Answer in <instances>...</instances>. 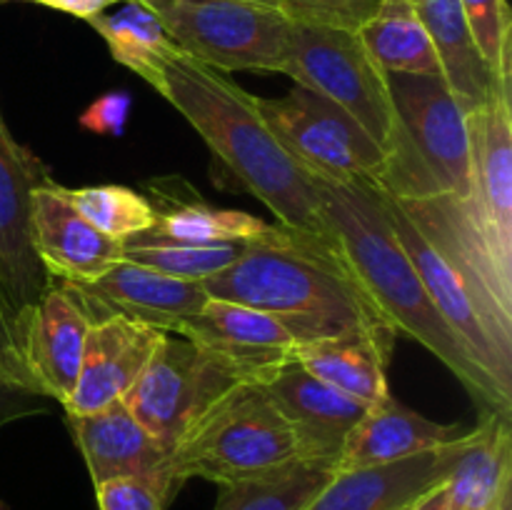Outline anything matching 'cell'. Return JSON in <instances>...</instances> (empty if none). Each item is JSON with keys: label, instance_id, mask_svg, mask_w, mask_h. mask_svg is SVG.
<instances>
[{"label": "cell", "instance_id": "6da1fadb", "mask_svg": "<svg viewBox=\"0 0 512 510\" xmlns=\"http://www.w3.org/2000/svg\"><path fill=\"white\" fill-rule=\"evenodd\" d=\"M383 203L438 313L495 383L512 393V275L473 228L463 200H395L383 193Z\"/></svg>", "mask_w": 512, "mask_h": 510}, {"label": "cell", "instance_id": "7a4b0ae2", "mask_svg": "<svg viewBox=\"0 0 512 510\" xmlns=\"http://www.w3.org/2000/svg\"><path fill=\"white\" fill-rule=\"evenodd\" d=\"M315 188L330 235L385 323L428 348L478 400L483 413H512V393L495 383L430 300L390 225L378 185L315 178Z\"/></svg>", "mask_w": 512, "mask_h": 510}, {"label": "cell", "instance_id": "3957f363", "mask_svg": "<svg viewBox=\"0 0 512 510\" xmlns=\"http://www.w3.org/2000/svg\"><path fill=\"white\" fill-rule=\"evenodd\" d=\"M158 93L198 130L235 188L255 195L285 228L333 240L315 178L280 143L258 95L185 53L165 65Z\"/></svg>", "mask_w": 512, "mask_h": 510}, {"label": "cell", "instance_id": "277c9868", "mask_svg": "<svg viewBox=\"0 0 512 510\" xmlns=\"http://www.w3.org/2000/svg\"><path fill=\"white\" fill-rule=\"evenodd\" d=\"M203 288L210 298L278 315L298 345L385 323L335 238H318L280 223L245 243L238 260L203 280Z\"/></svg>", "mask_w": 512, "mask_h": 510}, {"label": "cell", "instance_id": "5b68a950", "mask_svg": "<svg viewBox=\"0 0 512 510\" xmlns=\"http://www.w3.org/2000/svg\"><path fill=\"white\" fill-rule=\"evenodd\" d=\"M393 133L375 185L395 200L468 198V113L443 75H385Z\"/></svg>", "mask_w": 512, "mask_h": 510}, {"label": "cell", "instance_id": "8992f818", "mask_svg": "<svg viewBox=\"0 0 512 510\" xmlns=\"http://www.w3.org/2000/svg\"><path fill=\"white\" fill-rule=\"evenodd\" d=\"M298 458L293 428L265 385L245 380L193 420L173 448L170 465L178 483L203 478L223 485Z\"/></svg>", "mask_w": 512, "mask_h": 510}, {"label": "cell", "instance_id": "52a82bcc", "mask_svg": "<svg viewBox=\"0 0 512 510\" xmlns=\"http://www.w3.org/2000/svg\"><path fill=\"white\" fill-rule=\"evenodd\" d=\"M180 53L220 73H283L290 20L253 0H140Z\"/></svg>", "mask_w": 512, "mask_h": 510}, {"label": "cell", "instance_id": "ba28073f", "mask_svg": "<svg viewBox=\"0 0 512 510\" xmlns=\"http://www.w3.org/2000/svg\"><path fill=\"white\" fill-rule=\"evenodd\" d=\"M48 180H53L48 168L13 138L0 108V338L18 360L23 378L25 325L40 298L55 285L30 238V198Z\"/></svg>", "mask_w": 512, "mask_h": 510}, {"label": "cell", "instance_id": "9c48e42d", "mask_svg": "<svg viewBox=\"0 0 512 510\" xmlns=\"http://www.w3.org/2000/svg\"><path fill=\"white\" fill-rule=\"evenodd\" d=\"M283 75L343 108L380 148L388 150L393 133L388 83L358 30L293 23Z\"/></svg>", "mask_w": 512, "mask_h": 510}, {"label": "cell", "instance_id": "30bf717a", "mask_svg": "<svg viewBox=\"0 0 512 510\" xmlns=\"http://www.w3.org/2000/svg\"><path fill=\"white\" fill-rule=\"evenodd\" d=\"M245 380H250L248 375L223 355L200 348L185 335L168 333L123 400L173 453L193 420L225 390Z\"/></svg>", "mask_w": 512, "mask_h": 510}, {"label": "cell", "instance_id": "8fae6325", "mask_svg": "<svg viewBox=\"0 0 512 510\" xmlns=\"http://www.w3.org/2000/svg\"><path fill=\"white\" fill-rule=\"evenodd\" d=\"M280 143L310 175L330 183H378L385 150L358 120L323 95L295 85L283 98H258Z\"/></svg>", "mask_w": 512, "mask_h": 510}, {"label": "cell", "instance_id": "7c38bea8", "mask_svg": "<svg viewBox=\"0 0 512 510\" xmlns=\"http://www.w3.org/2000/svg\"><path fill=\"white\" fill-rule=\"evenodd\" d=\"M512 83L468 113L470 193L463 200L470 223L512 275Z\"/></svg>", "mask_w": 512, "mask_h": 510}, {"label": "cell", "instance_id": "4fadbf2b", "mask_svg": "<svg viewBox=\"0 0 512 510\" xmlns=\"http://www.w3.org/2000/svg\"><path fill=\"white\" fill-rule=\"evenodd\" d=\"M58 285L83 308L90 323L115 315L165 333H183L210 298L203 283L173 278L130 260H118L90 283Z\"/></svg>", "mask_w": 512, "mask_h": 510}, {"label": "cell", "instance_id": "5bb4252c", "mask_svg": "<svg viewBox=\"0 0 512 510\" xmlns=\"http://www.w3.org/2000/svg\"><path fill=\"white\" fill-rule=\"evenodd\" d=\"M30 238L35 255L55 283H90L123 260V243L95 230L55 180L33 190Z\"/></svg>", "mask_w": 512, "mask_h": 510}, {"label": "cell", "instance_id": "9a60e30c", "mask_svg": "<svg viewBox=\"0 0 512 510\" xmlns=\"http://www.w3.org/2000/svg\"><path fill=\"white\" fill-rule=\"evenodd\" d=\"M263 385L293 428L300 458L325 460L338 468L345 440L368 405L310 375L295 358L280 365Z\"/></svg>", "mask_w": 512, "mask_h": 510}, {"label": "cell", "instance_id": "2e32d148", "mask_svg": "<svg viewBox=\"0 0 512 510\" xmlns=\"http://www.w3.org/2000/svg\"><path fill=\"white\" fill-rule=\"evenodd\" d=\"M68 428L83 453L93 485L118 478L180 485L170 465L173 453L130 413L123 398L88 415H68Z\"/></svg>", "mask_w": 512, "mask_h": 510}, {"label": "cell", "instance_id": "e0dca14e", "mask_svg": "<svg viewBox=\"0 0 512 510\" xmlns=\"http://www.w3.org/2000/svg\"><path fill=\"white\" fill-rule=\"evenodd\" d=\"M165 335V330L153 325L115 315L90 323L75 390L63 405L65 413L88 415L125 398Z\"/></svg>", "mask_w": 512, "mask_h": 510}, {"label": "cell", "instance_id": "ac0fdd59", "mask_svg": "<svg viewBox=\"0 0 512 510\" xmlns=\"http://www.w3.org/2000/svg\"><path fill=\"white\" fill-rule=\"evenodd\" d=\"M178 335L223 355L258 383L293 360L298 348V340L283 318L220 298H208Z\"/></svg>", "mask_w": 512, "mask_h": 510}, {"label": "cell", "instance_id": "d6986e66", "mask_svg": "<svg viewBox=\"0 0 512 510\" xmlns=\"http://www.w3.org/2000/svg\"><path fill=\"white\" fill-rule=\"evenodd\" d=\"M468 433L455 443L398 463L375 468L335 470L325 488L305 505V510H405L423 498L428 490L445 483L460 450L468 443Z\"/></svg>", "mask_w": 512, "mask_h": 510}, {"label": "cell", "instance_id": "ffe728a7", "mask_svg": "<svg viewBox=\"0 0 512 510\" xmlns=\"http://www.w3.org/2000/svg\"><path fill=\"white\" fill-rule=\"evenodd\" d=\"M90 318L58 283L40 298L23 335L30 393L65 405L75 390Z\"/></svg>", "mask_w": 512, "mask_h": 510}, {"label": "cell", "instance_id": "44dd1931", "mask_svg": "<svg viewBox=\"0 0 512 510\" xmlns=\"http://www.w3.org/2000/svg\"><path fill=\"white\" fill-rule=\"evenodd\" d=\"M395 338L398 333L385 323L345 330L340 335L298 345L295 360L310 375L370 408L390 390L388 363Z\"/></svg>", "mask_w": 512, "mask_h": 510}, {"label": "cell", "instance_id": "7402d4cb", "mask_svg": "<svg viewBox=\"0 0 512 510\" xmlns=\"http://www.w3.org/2000/svg\"><path fill=\"white\" fill-rule=\"evenodd\" d=\"M468 430L463 425H443L425 418L418 410H410L385 393L378 403L370 405L353 433L348 435L340 453L338 470L375 468V465L398 463L428 450L460 440Z\"/></svg>", "mask_w": 512, "mask_h": 510}, {"label": "cell", "instance_id": "603a6c76", "mask_svg": "<svg viewBox=\"0 0 512 510\" xmlns=\"http://www.w3.org/2000/svg\"><path fill=\"white\" fill-rule=\"evenodd\" d=\"M145 198L155 213L150 230L163 238L188 245L250 243L265 235L273 223L245 210L220 208L208 203L188 180L180 175H165L145 183Z\"/></svg>", "mask_w": 512, "mask_h": 510}, {"label": "cell", "instance_id": "cb8c5ba5", "mask_svg": "<svg viewBox=\"0 0 512 510\" xmlns=\"http://www.w3.org/2000/svg\"><path fill=\"white\" fill-rule=\"evenodd\" d=\"M438 50L443 78L465 113L485 105L512 80H498L475 45L460 0H408Z\"/></svg>", "mask_w": 512, "mask_h": 510}, {"label": "cell", "instance_id": "d4e9b609", "mask_svg": "<svg viewBox=\"0 0 512 510\" xmlns=\"http://www.w3.org/2000/svg\"><path fill=\"white\" fill-rule=\"evenodd\" d=\"M510 483V413H483L445 478L443 510H493Z\"/></svg>", "mask_w": 512, "mask_h": 510}, {"label": "cell", "instance_id": "484cf974", "mask_svg": "<svg viewBox=\"0 0 512 510\" xmlns=\"http://www.w3.org/2000/svg\"><path fill=\"white\" fill-rule=\"evenodd\" d=\"M88 23L105 40L113 60L133 70L153 90L160 88L165 65L180 50L148 5L140 0H123L120 8L105 10Z\"/></svg>", "mask_w": 512, "mask_h": 510}, {"label": "cell", "instance_id": "4316f807", "mask_svg": "<svg viewBox=\"0 0 512 510\" xmlns=\"http://www.w3.org/2000/svg\"><path fill=\"white\" fill-rule=\"evenodd\" d=\"M358 35L383 75H443L438 50L408 0H383Z\"/></svg>", "mask_w": 512, "mask_h": 510}, {"label": "cell", "instance_id": "83f0119b", "mask_svg": "<svg viewBox=\"0 0 512 510\" xmlns=\"http://www.w3.org/2000/svg\"><path fill=\"white\" fill-rule=\"evenodd\" d=\"M335 470L325 460H290L260 475L218 485L213 510H305Z\"/></svg>", "mask_w": 512, "mask_h": 510}, {"label": "cell", "instance_id": "f1b7e54d", "mask_svg": "<svg viewBox=\"0 0 512 510\" xmlns=\"http://www.w3.org/2000/svg\"><path fill=\"white\" fill-rule=\"evenodd\" d=\"M243 245L245 243L188 245L163 238L153 230H145V233L130 235L128 240H123V260L160 270V273L173 275V278L203 283V280L213 278L220 270L233 265Z\"/></svg>", "mask_w": 512, "mask_h": 510}, {"label": "cell", "instance_id": "f546056e", "mask_svg": "<svg viewBox=\"0 0 512 510\" xmlns=\"http://www.w3.org/2000/svg\"><path fill=\"white\" fill-rule=\"evenodd\" d=\"M73 208L108 238L128 240L155 225V213L143 193L125 185H88V188H63Z\"/></svg>", "mask_w": 512, "mask_h": 510}, {"label": "cell", "instance_id": "4dcf8cb0", "mask_svg": "<svg viewBox=\"0 0 512 510\" xmlns=\"http://www.w3.org/2000/svg\"><path fill=\"white\" fill-rule=\"evenodd\" d=\"M460 3L488 68L498 75V80H512V15L508 0H460Z\"/></svg>", "mask_w": 512, "mask_h": 510}, {"label": "cell", "instance_id": "1f68e13d", "mask_svg": "<svg viewBox=\"0 0 512 510\" xmlns=\"http://www.w3.org/2000/svg\"><path fill=\"white\" fill-rule=\"evenodd\" d=\"M380 3L383 0H278V8L290 23L360 30Z\"/></svg>", "mask_w": 512, "mask_h": 510}, {"label": "cell", "instance_id": "d6a6232c", "mask_svg": "<svg viewBox=\"0 0 512 510\" xmlns=\"http://www.w3.org/2000/svg\"><path fill=\"white\" fill-rule=\"evenodd\" d=\"M175 485L148 478H118L95 485L100 510H165Z\"/></svg>", "mask_w": 512, "mask_h": 510}, {"label": "cell", "instance_id": "836d02e7", "mask_svg": "<svg viewBox=\"0 0 512 510\" xmlns=\"http://www.w3.org/2000/svg\"><path fill=\"white\" fill-rule=\"evenodd\" d=\"M130 105H133V100H130V95L125 90H110V93L93 100L80 113V125L95 135H113V138H120L125 130Z\"/></svg>", "mask_w": 512, "mask_h": 510}, {"label": "cell", "instance_id": "e575fe53", "mask_svg": "<svg viewBox=\"0 0 512 510\" xmlns=\"http://www.w3.org/2000/svg\"><path fill=\"white\" fill-rule=\"evenodd\" d=\"M38 400L40 398H35V395L10 388V385H5L3 380H0V428L13 423V420L43 410V405H40Z\"/></svg>", "mask_w": 512, "mask_h": 510}, {"label": "cell", "instance_id": "d590c367", "mask_svg": "<svg viewBox=\"0 0 512 510\" xmlns=\"http://www.w3.org/2000/svg\"><path fill=\"white\" fill-rule=\"evenodd\" d=\"M33 3L45 5V8L60 10V13L73 15V18L90 20V18H95V15L110 10L113 5H118L120 0H33Z\"/></svg>", "mask_w": 512, "mask_h": 510}, {"label": "cell", "instance_id": "8d00e7d4", "mask_svg": "<svg viewBox=\"0 0 512 510\" xmlns=\"http://www.w3.org/2000/svg\"><path fill=\"white\" fill-rule=\"evenodd\" d=\"M0 380H3L5 385H10V388L23 390V393H30L28 385H25L23 370H20L18 360L13 358V353H10V348L5 345L3 338H0ZM30 395H33V393H30ZM35 398H38V395H35Z\"/></svg>", "mask_w": 512, "mask_h": 510}, {"label": "cell", "instance_id": "74e56055", "mask_svg": "<svg viewBox=\"0 0 512 510\" xmlns=\"http://www.w3.org/2000/svg\"><path fill=\"white\" fill-rule=\"evenodd\" d=\"M408 510H443V483H440L438 488L428 490L423 498L415 500Z\"/></svg>", "mask_w": 512, "mask_h": 510}, {"label": "cell", "instance_id": "f35d334b", "mask_svg": "<svg viewBox=\"0 0 512 510\" xmlns=\"http://www.w3.org/2000/svg\"><path fill=\"white\" fill-rule=\"evenodd\" d=\"M493 510H512V483L500 493V498L495 500Z\"/></svg>", "mask_w": 512, "mask_h": 510}, {"label": "cell", "instance_id": "ab89813d", "mask_svg": "<svg viewBox=\"0 0 512 510\" xmlns=\"http://www.w3.org/2000/svg\"><path fill=\"white\" fill-rule=\"evenodd\" d=\"M253 3H263V5H270V8H278V0H253Z\"/></svg>", "mask_w": 512, "mask_h": 510}, {"label": "cell", "instance_id": "60d3db41", "mask_svg": "<svg viewBox=\"0 0 512 510\" xmlns=\"http://www.w3.org/2000/svg\"><path fill=\"white\" fill-rule=\"evenodd\" d=\"M0 510H5V505H3V503H0Z\"/></svg>", "mask_w": 512, "mask_h": 510}, {"label": "cell", "instance_id": "b9f144b4", "mask_svg": "<svg viewBox=\"0 0 512 510\" xmlns=\"http://www.w3.org/2000/svg\"><path fill=\"white\" fill-rule=\"evenodd\" d=\"M30 3H33V0H30Z\"/></svg>", "mask_w": 512, "mask_h": 510}, {"label": "cell", "instance_id": "7bdbcfd3", "mask_svg": "<svg viewBox=\"0 0 512 510\" xmlns=\"http://www.w3.org/2000/svg\"><path fill=\"white\" fill-rule=\"evenodd\" d=\"M405 510H408V508H405Z\"/></svg>", "mask_w": 512, "mask_h": 510}]
</instances>
